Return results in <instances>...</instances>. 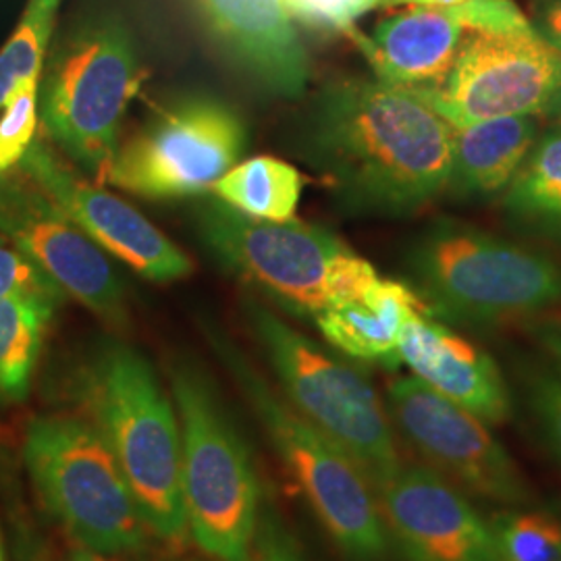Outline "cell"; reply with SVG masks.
<instances>
[{"label":"cell","instance_id":"1","mask_svg":"<svg viewBox=\"0 0 561 561\" xmlns=\"http://www.w3.org/2000/svg\"><path fill=\"white\" fill-rule=\"evenodd\" d=\"M454 134L410 88L343 78L308 104L300 150L343 206L398 217L445 192Z\"/></svg>","mask_w":561,"mask_h":561},{"label":"cell","instance_id":"2","mask_svg":"<svg viewBox=\"0 0 561 561\" xmlns=\"http://www.w3.org/2000/svg\"><path fill=\"white\" fill-rule=\"evenodd\" d=\"M78 398L119 461L148 530L162 541H185L180 419L150 362L108 341L83 364Z\"/></svg>","mask_w":561,"mask_h":561},{"label":"cell","instance_id":"3","mask_svg":"<svg viewBox=\"0 0 561 561\" xmlns=\"http://www.w3.org/2000/svg\"><path fill=\"white\" fill-rule=\"evenodd\" d=\"M181 431V491L190 537L206 558L250 561L262 514L250 447L194 364H171Z\"/></svg>","mask_w":561,"mask_h":561},{"label":"cell","instance_id":"4","mask_svg":"<svg viewBox=\"0 0 561 561\" xmlns=\"http://www.w3.org/2000/svg\"><path fill=\"white\" fill-rule=\"evenodd\" d=\"M204 331L341 556L347 561L387 560L389 530L360 466L277 396L233 341L208 324Z\"/></svg>","mask_w":561,"mask_h":561},{"label":"cell","instance_id":"5","mask_svg":"<svg viewBox=\"0 0 561 561\" xmlns=\"http://www.w3.org/2000/svg\"><path fill=\"white\" fill-rule=\"evenodd\" d=\"M23 463L44 510L102 558L140 556L148 526L119 461L80 416H38L23 433Z\"/></svg>","mask_w":561,"mask_h":561},{"label":"cell","instance_id":"6","mask_svg":"<svg viewBox=\"0 0 561 561\" xmlns=\"http://www.w3.org/2000/svg\"><path fill=\"white\" fill-rule=\"evenodd\" d=\"M419 294L451 321L495 324L561 304V264L463 222L426 229L410 252Z\"/></svg>","mask_w":561,"mask_h":561},{"label":"cell","instance_id":"7","mask_svg":"<svg viewBox=\"0 0 561 561\" xmlns=\"http://www.w3.org/2000/svg\"><path fill=\"white\" fill-rule=\"evenodd\" d=\"M140 83L134 41L108 15L69 30L46 57L38 92L46 136L99 183L117 157L121 123Z\"/></svg>","mask_w":561,"mask_h":561},{"label":"cell","instance_id":"8","mask_svg":"<svg viewBox=\"0 0 561 561\" xmlns=\"http://www.w3.org/2000/svg\"><path fill=\"white\" fill-rule=\"evenodd\" d=\"M198 231L233 273L308 314L360 298L379 279L373 264L331 231L294 221H262L229 204H202Z\"/></svg>","mask_w":561,"mask_h":561},{"label":"cell","instance_id":"9","mask_svg":"<svg viewBox=\"0 0 561 561\" xmlns=\"http://www.w3.org/2000/svg\"><path fill=\"white\" fill-rule=\"evenodd\" d=\"M287 403L356 461L375 489L398 470L391 422L370 381L256 301L245 304Z\"/></svg>","mask_w":561,"mask_h":561},{"label":"cell","instance_id":"10","mask_svg":"<svg viewBox=\"0 0 561 561\" xmlns=\"http://www.w3.org/2000/svg\"><path fill=\"white\" fill-rule=\"evenodd\" d=\"M245 144L233 106L206 94L183 96L119 146L104 183L152 201L198 196L238 164Z\"/></svg>","mask_w":561,"mask_h":561},{"label":"cell","instance_id":"11","mask_svg":"<svg viewBox=\"0 0 561 561\" xmlns=\"http://www.w3.org/2000/svg\"><path fill=\"white\" fill-rule=\"evenodd\" d=\"M561 81V53L541 36L468 34L442 81L410 88L454 127L481 121L545 115Z\"/></svg>","mask_w":561,"mask_h":561},{"label":"cell","instance_id":"12","mask_svg":"<svg viewBox=\"0 0 561 561\" xmlns=\"http://www.w3.org/2000/svg\"><path fill=\"white\" fill-rule=\"evenodd\" d=\"M387 398L405 439L463 489L502 505L530 502L516 461L474 414L416 377L389 382Z\"/></svg>","mask_w":561,"mask_h":561},{"label":"cell","instance_id":"13","mask_svg":"<svg viewBox=\"0 0 561 561\" xmlns=\"http://www.w3.org/2000/svg\"><path fill=\"white\" fill-rule=\"evenodd\" d=\"M0 233L36 262L65 296L106 324L125 327V291L113 266L38 185L0 175Z\"/></svg>","mask_w":561,"mask_h":561},{"label":"cell","instance_id":"14","mask_svg":"<svg viewBox=\"0 0 561 561\" xmlns=\"http://www.w3.org/2000/svg\"><path fill=\"white\" fill-rule=\"evenodd\" d=\"M20 167L90 240L141 277L169 283L192 273V262L173 241L127 202L81 180L46 141H32Z\"/></svg>","mask_w":561,"mask_h":561},{"label":"cell","instance_id":"15","mask_svg":"<svg viewBox=\"0 0 561 561\" xmlns=\"http://www.w3.org/2000/svg\"><path fill=\"white\" fill-rule=\"evenodd\" d=\"M379 491L382 520L408 561H500L493 526L435 470L401 468Z\"/></svg>","mask_w":561,"mask_h":561},{"label":"cell","instance_id":"16","mask_svg":"<svg viewBox=\"0 0 561 561\" xmlns=\"http://www.w3.org/2000/svg\"><path fill=\"white\" fill-rule=\"evenodd\" d=\"M222 57L261 90L301 99L310 60L279 0H180Z\"/></svg>","mask_w":561,"mask_h":561},{"label":"cell","instance_id":"17","mask_svg":"<svg viewBox=\"0 0 561 561\" xmlns=\"http://www.w3.org/2000/svg\"><path fill=\"white\" fill-rule=\"evenodd\" d=\"M398 364H405L416 379L479 421L502 424L512 414L497 362L433 317L408 322L398 345Z\"/></svg>","mask_w":561,"mask_h":561},{"label":"cell","instance_id":"18","mask_svg":"<svg viewBox=\"0 0 561 561\" xmlns=\"http://www.w3.org/2000/svg\"><path fill=\"white\" fill-rule=\"evenodd\" d=\"M470 34L454 7H408L379 21L373 36L352 30L350 38L368 59L375 78L401 88H424L442 81Z\"/></svg>","mask_w":561,"mask_h":561},{"label":"cell","instance_id":"19","mask_svg":"<svg viewBox=\"0 0 561 561\" xmlns=\"http://www.w3.org/2000/svg\"><path fill=\"white\" fill-rule=\"evenodd\" d=\"M435 317L421 294L400 280L377 279L360 298L314 317L322 337L345 356L398 364V345L408 322Z\"/></svg>","mask_w":561,"mask_h":561},{"label":"cell","instance_id":"20","mask_svg":"<svg viewBox=\"0 0 561 561\" xmlns=\"http://www.w3.org/2000/svg\"><path fill=\"white\" fill-rule=\"evenodd\" d=\"M541 136L539 117L518 115L456 127L445 192L484 201L505 192Z\"/></svg>","mask_w":561,"mask_h":561},{"label":"cell","instance_id":"21","mask_svg":"<svg viewBox=\"0 0 561 561\" xmlns=\"http://www.w3.org/2000/svg\"><path fill=\"white\" fill-rule=\"evenodd\" d=\"M507 217L524 231L561 240V129H545L503 192Z\"/></svg>","mask_w":561,"mask_h":561},{"label":"cell","instance_id":"22","mask_svg":"<svg viewBox=\"0 0 561 561\" xmlns=\"http://www.w3.org/2000/svg\"><path fill=\"white\" fill-rule=\"evenodd\" d=\"M57 308L55 301L41 298L0 300V405L27 398Z\"/></svg>","mask_w":561,"mask_h":561},{"label":"cell","instance_id":"23","mask_svg":"<svg viewBox=\"0 0 561 561\" xmlns=\"http://www.w3.org/2000/svg\"><path fill=\"white\" fill-rule=\"evenodd\" d=\"M301 175L287 162L256 157L236 164L213 185V194L262 221H294L301 196Z\"/></svg>","mask_w":561,"mask_h":561},{"label":"cell","instance_id":"24","mask_svg":"<svg viewBox=\"0 0 561 561\" xmlns=\"http://www.w3.org/2000/svg\"><path fill=\"white\" fill-rule=\"evenodd\" d=\"M60 2L62 0H27L18 27L0 48V108L20 81L41 80Z\"/></svg>","mask_w":561,"mask_h":561},{"label":"cell","instance_id":"25","mask_svg":"<svg viewBox=\"0 0 561 561\" xmlns=\"http://www.w3.org/2000/svg\"><path fill=\"white\" fill-rule=\"evenodd\" d=\"M500 561H561V522L542 512L502 514L491 524Z\"/></svg>","mask_w":561,"mask_h":561},{"label":"cell","instance_id":"26","mask_svg":"<svg viewBox=\"0 0 561 561\" xmlns=\"http://www.w3.org/2000/svg\"><path fill=\"white\" fill-rule=\"evenodd\" d=\"M0 117V175L18 167L38 127V78L23 80L15 85Z\"/></svg>","mask_w":561,"mask_h":561},{"label":"cell","instance_id":"27","mask_svg":"<svg viewBox=\"0 0 561 561\" xmlns=\"http://www.w3.org/2000/svg\"><path fill=\"white\" fill-rule=\"evenodd\" d=\"M2 298H41L59 306L65 300V291L21 250L0 243V300Z\"/></svg>","mask_w":561,"mask_h":561},{"label":"cell","instance_id":"28","mask_svg":"<svg viewBox=\"0 0 561 561\" xmlns=\"http://www.w3.org/2000/svg\"><path fill=\"white\" fill-rule=\"evenodd\" d=\"M375 9V0H294L285 7L294 21L321 32L347 34L354 30V21L366 11Z\"/></svg>","mask_w":561,"mask_h":561},{"label":"cell","instance_id":"29","mask_svg":"<svg viewBox=\"0 0 561 561\" xmlns=\"http://www.w3.org/2000/svg\"><path fill=\"white\" fill-rule=\"evenodd\" d=\"M528 401L545 442L561 463V373L539 370L528 379Z\"/></svg>","mask_w":561,"mask_h":561},{"label":"cell","instance_id":"30","mask_svg":"<svg viewBox=\"0 0 561 561\" xmlns=\"http://www.w3.org/2000/svg\"><path fill=\"white\" fill-rule=\"evenodd\" d=\"M250 561H312L300 539L277 514L273 503L262 505L261 522Z\"/></svg>","mask_w":561,"mask_h":561},{"label":"cell","instance_id":"31","mask_svg":"<svg viewBox=\"0 0 561 561\" xmlns=\"http://www.w3.org/2000/svg\"><path fill=\"white\" fill-rule=\"evenodd\" d=\"M528 11L533 30L561 53V0H528Z\"/></svg>","mask_w":561,"mask_h":561},{"label":"cell","instance_id":"32","mask_svg":"<svg viewBox=\"0 0 561 561\" xmlns=\"http://www.w3.org/2000/svg\"><path fill=\"white\" fill-rule=\"evenodd\" d=\"M537 340L545 347V352L551 356V360L558 364L561 373V322H545L537 329Z\"/></svg>","mask_w":561,"mask_h":561},{"label":"cell","instance_id":"33","mask_svg":"<svg viewBox=\"0 0 561 561\" xmlns=\"http://www.w3.org/2000/svg\"><path fill=\"white\" fill-rule=\"evenodd\" d=\"M466 0H382L381 7H454Z\"/></svg>","mask_w":561,"mask_h":561},{"label":"cell","instance_id":"34","mask_svg":"<svg viewBox=\"0 0 561 561\" xmlns=\"http://www.w3.org/2000/svg\"><path fill=\"white\" fill-rule=\"evenodd\" d=\"M545 115L551 119L553 127H560L561 129V81L558 90H556V94H553V99H551L549 106H547Z\"/></svg>","mask_w":561,"mask_h":561},{"label":"cell","instance_id":"35","mask_svg":"<svg viewBox=\"0 0 561 561\" xmlns=\"http://www.w3.org/2000/svg\"><path fill=\"white\" fill-rule=\"evenodd\" d=\"M67 561H106V558H102L99 553H92V551H90V549H85V547L76 545V547L69 551Z\"/></svg>","mask_w":561,"mask_h":561},{"label":"cell","instance_id":"36","mask_svg":"<svg viewBox=\"0 0 561 561\" xmlns=\"http://www.w3.org/2000/svg\"><path fill=\"white\" fill-rule=\"evenodd\" d=\"M25 561H48L44 558V553H27V560Z\"/></svg>","mask_w":561,"mask_h":561},{"label":"cell","instance_id":"37","mask_svg":"<svg viewBox=\"0 0 561 561\" xmlns=\"http://www.w3.org/2000/svg\"><path fill=\"white\" fill-rule=\"evenodd\" d=\"M0 561H7V558H4V545H2V535H0Z\"/></svg>","mask_w":561,"mask_h":561},{"label":"cell","instance_id":"38","mask_svg":"<svg viewBox=\"0 0 561 561\" xmlns=\"http://www.w3.org/2000/svg\"><path fill=\"white\" fill-rule=\"evenodd\" d=\"M280 4H283V9L289 4V2H294V0H279Z\"/></svg>","mask_w":561,"mask_h":561},{"label":"cell","instance_id":"39","mask_svg":"<svg viewBox=\"0 0 561 561\" xmlns=\"http://www.w3.org/2000/svg\"><path fill=\"white\" fill-rule=\"evenodd\" d=\"M382 0H375V7H381Z\"/></svg>","mask_w":561,"mask_h":561},{"label":"cell","instance_id":"40","mask_svg":"<svg viewBox=\"0 0 561 561\" xmlns=\"http://www.w3.org/2000/svg\"><path fill=\"white\" fill-rule=\"evenodd\" d=\"M159 561H183V560H159Z\"/></svg>","mask_w":561,"mask_h":561},{"label":"cell","instance_id":"41","mask_svg":"<svg viewBox=\"0 0 561 561\" xmlns=\"http://www.w3.org/2000/svg\"><path fill=\"white\" fill-rule=\"evenodd\" d=\"M0 243H2V238H0Z\"/></svg>","mask_w":561,"mask_h":561}]
</instances>
